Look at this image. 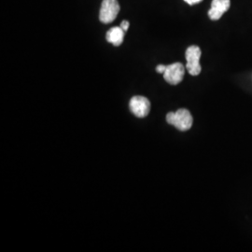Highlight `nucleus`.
I'll return each instance as SVG.
<instances>
[{
    "mask_svg": "<svg viewBox=\"0 0 252 252\" xmlns=\"http://www.w3.org/2000/svg\"><path fill=\"white\" fill-rule=\"evenodd\" d=\"M166 122L180 131H188L192 126V116L188 109L180 108L176 112H169L166 115Z\"/></svg>",
    "mask_w": 252,
    "mask_h": 252,
    "instance_id": "nucleus-1",
    "label": "nucleus"
},
{
    "mask_svg": "<svg viewBox=\"0 0 252 252\" xmlns=\"http://www.w3.org/2000/svg\"><path fill=\"white\" fill-rule=\"evenodd\" d=\"M186 60H187V64L186 68L188 72L191 76H197L202 70L201 64H200V58H201V49L198 46L192 45L189 46V48L186 50Z\"/></svg>",
    "mask_w": 252,
    "mask_h": 252,
    "instance_id": "nucleus-2",
    "label": "nucleus"
},
{
    "mask_svg": "<svg viewBox=\"0 0 252 252\" xmlns=\"http://www.w3.org/2000/svg\"><path fill=\"white\" fill-rule=\"evenodd\" d=\"M120 5L117 0H103L100 9V21L104 24H110L117 18Z\"/></svg>",
    "mask_w": 252,
    "mask_h": 252,
    "instance_id": "nucleus-3",
    "label": "nucleus"
},
{
    "mask_svg": "<svg viewBox=\"0 0 252 252\" xmlns=\"http://www.w3.org/2000/svg\"><path fill=\"white\" fill-rule=\"evenodd\" d=\"M185 74V68L181 63H174L166 65V69L163 73V78L166 82L171 85H178L180 83Z\"/></svg>",
    "mask_w": 252,
    "mask_h": 252,
    "instance_id": "nucleus-4",
    "label": "nucleus"
},
{
    "mask_svg": "<svg viewBox=\"0 0 252 252\" xmlns=\"http://www.w3.org/2000/svg\"><path fill=\"white\" fill-rule=\"evenodd\" d=\"M130 109L136 117L144 118L148 116L151 110V102L144 96H134L130 100Z\"/></svg>",
    "mask_w": 252,
    "mask_h": 252,
    "instance_id": "nucleus-5",
    "label": "nucleus"
},
{
    "mask_svg": "<svg viewBox=\"0 0 252 252\" xmlns=\"http://www.w3.org/2000/svg\"><path fill=\"white\" fill-rule=\"evenodd\" d=\"M230 0H212L211 8L208 10V16L213 21H218L230 9Z\"/></svg>",
    "mask_w": 252,
    "mask_h": 252,
    "instance_id": "nucleus-6",
    "label": "nucleus"
},
{
    "mask_svg": "<svg viewBox=\"0 0 252 252\" xmlns=\"http://www.w3.org/2000/svg\"><path fill=\"white\" fill-rule=\"evenodd\" d=\"M125 32L121 27H112L107 32V40L114 46H120L124 42Z\"/></svg>",
    "mask_w": 252,
    "mask_h": 252,
    "instance_id": "nucleus-7",
    "label": "nucleus"
},
{
    "mask_svg": "<svg viewBox=\"0 0 252 252\" xmlns=\"http://www.w3.org/2000/svg\"><path fill=\"white\" fill-rule=\"evenodd\" d=\"M165 69H166V65H163V64H159L156 67V71L158 73H162V74L164 73Z\"/></svg>",
    "mask_w": 252,
    "mask_h": 252,
    "instance_id": "nucleus-8",
    "label": "nucleus"
},
{
    "mask_svg": "<svg viewBox=\"0 0 252 252\" xmlns=\"http://www.w3.org/2000/svg\"><path fill=\"white\" fill-rule=\"evenodd\" d=\"M187 4H189L190 6H193V5H196L198 3H201L203 0H184Z\"/></svg>",
    "mask_w": 252,
    "mask_h": 252,
    "instance_id": "nucleus-9",
    "label": "nucleus"
},
{
    "mask_svg": "<svg viewBox=\"0 0 252 252\" xmlns=\"http://www.w3.org/2000/svg\"><path fill=\"white\" fill-rule=\"evenodd\" d=\"M120 27H122L125 31H127V29L129 28V22L128 21H123L122 23H121V26Z\"/></svg>",
    "mask_w": 252,
    "mask_h": 252,
    "instance_id": "nucleus-10",
    "label": "nucleus"
}]
</instances>
